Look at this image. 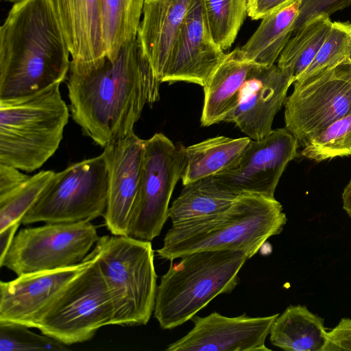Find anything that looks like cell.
<instances>
[{
  "label": "cell",
  "mask_w": 351,
  "mask_h": 351,
  "mask_svg": "<svg viewBox=\"0 0 351 351\" xmlns=\"http://www.w3.org/2000/svg\"><path fill=\"white\" fill-rule=\"evenodd\" d=\"M351 351V319L342 318L327 332V343L323 351Z\"/></svg>",
  "instance_id": "d6a6232c"
},
{
  "label": "cell",
  "mask_w": 351,
  "mask_h": 351,
  "mask_svg": "<svg viewBox=\"0 0 351 351\" xmlns=\"http://www.w3.org/2000/svg\"><path fill=\"white\" fill-rule=\"evenodd\" d=\"M211 34L223 50L234 42L247 15L248 0H202Z\"/></svg>",
  "instance_id": "4316f807"
},
{
  "label": "cell",
  "mask_w": 351,
  "mask_h": 351,
  "mask_svg": "<svg viewBox=\"0 0 351 351\" xmlns=\"http://www.w3.org/2000/svg\"><path fill=\"white\" fill-rule=\"evenodd\" d=\"M324 319L302 305H291L273 322L269 340L287 351H323L327 343Z\"/></svg>",
  "instance_id": "7402d4cb"
},
{
  "label": "cell",
  "mask_w": 351,
  "mask_h": 351,
  "mask_svg": "<svg viewBox=\"0 0 351 351\" xmlns=\"http://www.w3.org/2000/svg\"><path fill=\"white\" fill-rule=\"evenodd\" d=\"M66 80L73 119L104 148L133 133L144 107L160 98L161 82L137 38L114 60L71 62Z\"/></svg>",
  "instance_id": "6da1fadb"
},
{
  "label": "cell",
  "mask_w": 351,
  "mask_h": 351,
  "mask_svg": "<svg viewBox=\"0 0 351 351\" xmlns=\"http://www.w3.org/2000/svg\"><path fill=\"white\" fill-rule=\"evenodd\" d=\"M193 0H145L137 39L161 82Z\"/></svg>",
  "instance_id": "ac0fdd59"
},
{
  "label": "cell",
  "mask_w": 351,
  "mask_h": 351,
  "mask_svg": "<svg viewBox=\"0 0 351 351\" xmlns=\"http://www.w3.org/2000/svg\"><path fill=\"white\" fill-rule=\"evenodd\" d=\"M14 167L0 163V196L4 195L19 187L29 178Z\"/></svg>",
  "instance_id": "836d02e7"
},
{
  "label": "cell",
  "mask_w": 351,
  "mask_h": 351,
  "mask_svg": "<svg viewBox=\"0 0 351 351\" xmlns=\"http://www.w3.org/2000/svg\"><path fill=\"white\" fill-rule=\"evenodd\" d=\"M71 56V62L92 64L106 56L101 0H53Z\"/></svg>",
  "instance_id": "d6986e66"
},
{
  "label": "cell",
  "mask_w": 351,
  "mask_h": 351,
  "mask_svg": "<svg viewBox=\"0 0 351 351\" xmlns=\"http://www.w3.org/2000/svg\"><path fill=\"white\" fill-rule=\"evenodd\" d=\"M300 6V0H291L264 16L256 30L239 48L242 56L261 65L274 64L293 33Z\"/></svg>",
  "instance_id": "44dd1931"
},
{
  "label": "cell",
  "mask_w": 351,
  "mask_h": 351,
  "mask_svg": "<svg viewBox=\"0 0 351 351\" xmlns=\"http://www.w3.org/2000/svg\"><path fill=\"white\" fill-rule=\"evenodd\" d=\"M186 163L185 147L162 133L144 140L141 178L128 236L152 241L169 218V204Z\"/></svg>",
  "instance_id": "9c48e42d"
},
{
  "label": "cell",
  "mask_w": 351,
  "mask_h": 351,
  "mask_svg": "<svg viewBox=\"0 0 351 351\" xmlns=\"http://www.w3.org/2000/svg\"><path fill=\"white\" fill-rule=\"evenodd\" d=\"M239 195L221 185L213 176L184 185L169 208L172 225L212 215L228 208Z\"/></svg>",
  "instance_id": "cb8c5ba5"
},
{
  "label": "cell",
  "mask_w": 351,
  "mask_h": 351,
  "mask_svg": "<svg viewBox=\"0 0 351 351\" xmlns=\"http://www.w3.org/2000/svg\"><path fill=\"white\" fill-rule=\"evenodd\" d=\"M90 221L45 223L21 229L0 266L16 274L51 271L82 263L99 239Z\"/></svg>",
  "instance_id": "30bf717a"
},
{
  "label": "cell",
  "mask_w": 351,
  "mask_h": 351,
  "mask_svg": "<svg viewBox=\"0 0 351 351\" xmlns=\"http://www.w3.org/2000/svg\"><path fill=\"white\" fill-rule=\"evenodd\" d=\"M258 64L245 59L239 48L226 56L204 88L202 126L224 121L237 107L241 90Z\"/></svg>",
  "instance_id": "ffe728a7"
},
{
  "label": "cell",
  "mask_w": 351,
  "mask_h": 351,
  "mask_svg": "<svg viewBox=\"0 0 351 351\" xmlns=\"http://www.w3.org/2000/svg\"><path fill=\"white\" fill-rule=\"evenodd\" d=\"M291 0H248L247 16L252 20L262 19Z\"/></svg>",
  "instance_id": "e575fe53"
},
{
  "label": "cell",
  "mask_w": 351,
  "mask_h": 351,
  "mask_svg": "<svg viewBox=\"0 0 351 351\" xmlns=\"http://www.w3.org/2000/svg\"><path fill=\"white\" fill-rule=\"evenodd\" d=\"M250 141L248 136L232 138L219 136L185 147L182 184L214 176L230 168L240 159Z\"/></svg>",
  "instance_id": "603a6c76"
},
{
  "label": "cell",
  "mask_w": 351,
  "mask_h": 351,
  "mask_svg": "<svg viewBox=\"0 0 351 351\" xmlns=\"http://www.w3.org/2000/svg\"><path fill=\"white\" fill-rule=\"evenodd\" d=\"M60 84L21 99L0 101V163L32 172L58 149L69 120Z\"/></svg>",
  "instance_id": "5b68a950"
},
{
  "label": "cell",
  "mask_w": 351,
  "mask_h": 351,
  "mask_svg": "<svg viewBox=\"0 0 351 351\" xmlns=\"http://www.w3.org/2000/svg\"><path fill=\"white\" fill-rule=\"evenodd\" d=\"M298 147L285 128L272 130L261 139H251L237 162L213 177L237 195L274 198L279 180L289 162L297 156Z\"/></svg>",
  "instance_id": "7c38bea8"
},
{
  "label": "cell",
  "mask_w": 351,
  "mask_h": 351,
  "mask_svg": "<svg viewBox=\"0 0 351 351\" xmlns=\"http://www.w3.org/2000/svg\"><path fill=\"white\" fill-rule=\"evenodd\" d=\"M144 140L134 132L106 147L108 198L103 215L105 225L114 235L128 236L136 198L142 165Z\"/></svg>",
  "instance_id": "2e32d148"
},
{
  "label": "cell",
  "mask_w": 351,
  "mask_h": 351,
  "mask_svg": "<svg viewBox=\"0 0 351 351\" xmlns=\"http://www.w3.org/2000/svg\"><path fill=\"white\" fill-rule=\"evenodd\" d=\"M145 0H101L103 37L106 57L114 60L137 38Z\"/></svg>",
  "instance_id": "d4e9b609"
},
{
  "label": "cell",
  "mask_w": 351,
  "mask_h": 351,
  "mask_svg": "<svg viewBox=\"0 0 351 351\" xmlns=\"http://www.w3.org/2000/svg\"><path fill=\"white\" fill-rule=\"evenodd\" d=\"M350 61L351 23L332 22L328 34L315 58L294 82L307 80Z\"/></svg>",
  "instance_id": "f1b7e54d"
},
{
  "label": "cell",
  "mask_w": 351,
  "mask_h": 351,
  "mask_svg": "<svg viewBox=\"0 0 351 351\" xmlns=\"http://www.w3.org/2000/svg\"><path fill=\"white\" fill-rule=\"evenodd\" d=\"M332 21L330 16L315 18L293 32L281 52L277 65L291 72L293 82L309 66L324 42Z\"/></svg>",
  "instance_id": "484cf974"
},
{
  "label": "cell",
  "mask_w": 351,
  "mask_h": 351,
  "mask_svg": "<svg viewBox=\"0 0 351 351\" xmlns=\"http://www.w3.org/2000/svg\"><path fill=\"white\" fill-rule=\"evenodd\" d=\"M293 83V74L277 64H257L245 82L235 109L223 122L233 123L252 140H259L273 129L277 112Z\"/></svg>",
  "instance_id": "9a60e30c"
},
{
  "label": "cell",
  "mask_w": 351,
  "mask_h": 351,
  "mask_svg": "<svg viewBox=\"0 0 351 351\" xmlns=\"http://www.w3.org/2000/svg\"><path fill=\"white\" fill-rule=\"evenodd\" d=\"M107 198L108 171L101 154L55 173L21 223L91 221L104 215Z\"/></svg>",
  "instance_id": "ba28073f"
},
{
  "label": "cell",
  "mask_w": 351,
  "mask_h": 351,
  "mask_svg": "<svg viewBox=\"0 0 351 351\" xmlns=\"http://www.w3.org/2000/svg\"><path fill=\"white\" fill-rule=\"evenodd\" d=\"M226 54L211 34L202 0H193L161 83L185 82L204 87Z\"/></svg>",
  "instance_id": "5bb4252c"
},
{
  "label": "cell",
  "mask_w": 351,
  "mask_h": 351,
  "mask_svg": "<svg viewBox=\"0 0 351 351\" xmlns=\"http://www.w3.org/2000/svg\"><path fill=\"white\" fill-rule=\"evenodd\" d=\"M180 258L171 261L157 287L154 315L165 330L182 325L217 295L232 292L249 259L236 250L195 252Z\"/></svg>",
  "instance_id": "277c9868"
},
{
  "label": "cell",
  "mask_w": 351,
  "mask_h": 351,
  "mask_svg": "<svg viewBox=\"0 0 351 351\" xmlns=\"http://www.w3.org/2000/svg\"><path fill=\"white\" fill-rule=\"evenodd\" d=\"M300 1V12L293 25V32L315 18L321 16H330L337 11L341 10L351 5V0Z\"/></svg>",
  "instance_id": "1f68e13d"
},
{
  "label": "cell",
  "mask_w": 351,
  "mask_h": 351,
  "mask_svg": "<svg viewBox=\"0 0 351 351\" xmlns=\"http://www.w3.org/2000/svg\"><path fill=\"white\" fill-rule=\"evenodd\" d=\"M287 220L275 197L241 195L223 211L172 225L156 253L170 261L201 251H241L250 258Z\"/></svg>",
  "instance_id": "3957f363"
},
{
  "label": "cell",
  "mask_w": 351,
  "mask_h": 351,
  "mask_svg": "<svg viewBox=\"0 0 351 351\" xmlns=\"http://www.w3.org/2000/svg\"><path fill=\"white\" fill-rule=\"evenodd\" d=\"M302 147L300 155L317 162L351 155V113L331 123Z\"/></svg>",
  "instance_id": "83f0119b"
},
{
  "label": "cell",
  "mask_w": 351,
  "mask_h": 351,
  "mask_svg": "<svg viewBox=\"0 0 351 351\" xmlns=\"http://www.w3.org/2000/svg\"><path fill=\"white\" fill-rule=\"evenodd\" d=\"M342 200L343 209L351 217V180L343 189Z\"/></svg>",
  "instance_id": "8d00e7d4"
},
{
  "label": "cell",
  "mask_w": 351,
  "mask_h": 351,
  "mask_svg": "<svg viewBox=\"0 0 351 351\" xmlns=\"http://www.w3.org/2000/svg\"><path fill=\"white\" fill-rule=\"evenodd\" d=\"M21 222H16L0 231V261L4 258Z\"/></svg>",
  "instance_id": "d590c367"
},
{
  "label": "cell",
  "mask_w": 351,
  "mask_h": 351,
  "mask_svg": "<svg viewBox=\"0 0 351 351\" xmlns=\"http://www.w3.org/2000/svg\"><path fill=\"white\" fill-rule=\"evenodd\" d=\"M3 1H5L6 2L13 3H16V2H17V1H19L20 0H3Z\"/></svg>",
  "instance_id": "74e56055"
},
{
  "label": "cell",
  "mask_w": 351,
  "mask_h": 351,
  "mask_svg": "<svg viewBox=\"0 0 351 351\" xmlns=\"http://www.w3.org/2000/svg\"><path fill=\"white\" fill-rule=\"evenodd\" d=\"M91 252L112 297L114 325H146L154 313L158 287L151 241L105 235Z\"/></svg>",
  "instance_id": "8992f818"
},
{
  "label": "cell",
  "mask_w": 351,
  "mask_h": 351,
  "mask_svg": "<svg viewBox=\"0 0 351 351\" xmlns=\"http://www.w3.org/2000/svg\"><path fill=\"white\" fill-rule=\"evenodd\" d=\"M279 314L251 317L245 313L229 317L214 312L195 315L192 329L169 344L167 351H269L265 340Z\"/></svg>",
  "instance_id": "4fadbf2b"
},
{
  "label": "cell",
  "mask_w": 351,
  "mask_h": 351,
  "mask_svg": "<svg viewBox=\"0 0 351 351\" xmlns=\"http://www.w3.org/2000/svg\"><path fill=\"white\" fill-rule=\"evenodd\" d=\"M70 55L53 0L14 3L0 27V101L61 84Z\"/></svg>",
  "instance_id": "7a4b0ae2"
},
{
  "label": "cell",
  "mask_w": 351,
  "mask_h": 351,
  "mask_svg": "<svg viewBox=\"0 0 351 351\" xmlns=\"http://www.w3.org/2000/svg\"><path fill=\"white\" fill-rule=\"evenodd\" d=\"M76 276L36 316L32 328L70 346L90 340L97 331L114 325L111 293L93 254Z\"/></svg>",
  "instance_id": "52a82bcc"
},
{
  "label": "cell",
  "mask_w": 351,
  "mask_h": 351,
  "mask_svg": "<svg viewBox=\"0 0 351 351\" xmlns=\"http://www.w3.org/2000/svg\"><path fill=\"white\" fill-rule=\"evenodd\" d=\"M55 172L41 171L14 191L0 196V231L21 220L37 201Z\"/></svg>",
  "instance_id": "f546056e"
},
{
  "label": "cell",
  "mask_w": 351,
  "mask_h": 351,
  "mask_svg": "<svg viewBox=\"0 0 351 351\" xmlns=\"http://www.w3.org/2000/svg\"><path fill=\"white\" fill-rule=\"evenodd\" d=\"M93 261L90 252L80 264L18 276L0 282V322L32 328L38 314Z\"/></svg>",
  "instance_id": "e0dca14e"
},
{
  "label": "cell",
  "mask_w": 351,
  "mask_h": 351,
  "mask_svg": "<svg viewBox=\"0 0 351 351\" xmlns=\"http://www.w3.org/2000/svg\"><path fill=\"white\" fill-rule=\"evenodd\" d=\"M29 328L13 322H0V351H65L66 345Z\"/></svg>",
  "instance_id": "4dcf8cb0"
},
{
  "label": "cell",
  "mask_w": 351,
  "mask_h": 351,
  "mask_svg": "<svg viewBox=\"0 0 351 351\" xmlns=\"http://www.w3.org/2000/svg\"><path fill=\"white\" fill-rule=\"evenodd\" d=\"M293 84L284 102L285 128L300 146L351 113V61Z\"/></svg>",
  "instance_id": "8fae6325"
}]
</instances>
